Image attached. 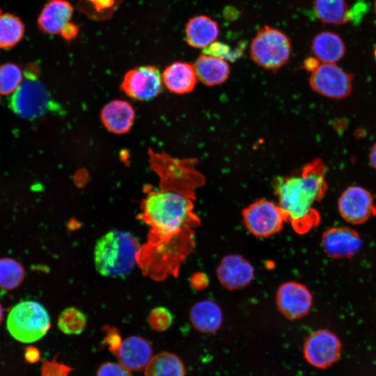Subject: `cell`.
<instances>
[{
    "label": "cell",
    "instance_id": "7bdbcfd3",
    "mask_svg": "<svg viewBox=\"0 0 376 376\" xmlns=\"http://www.w3.org/2000/svg\"><path fill=\"white\" fill-rule=\"evenodd\" d=\"M375 13H376V0H375Z\"/></svg>",
    "mask_w": 376,
    "mask_h": 376
},
{
    "label": "cell",
    "instance_id": "ffe728a7",
    "mask_svg": "<svg viewBox=\"0 0 376 376\" xmlns=\"http://www.w3.org/2000/svg\"><path fill=\"white\" fill-rule=\"evenodd\" d=\"M162 77L166 88L178 95L191 92L198 80L194 65L182 61L173 62L166 66Z\"/></svg>",
    "mask_w": 376,
    "mask_h": 376
},
{
    "label": "cell",
    "instance_id": "60d3db41",
    "mask_svg": "<svg viewBox=\"0 0 376 376\" xmlns=\"http://www.w3.org/2000/svg\"><path fill=\"white\" fill-rule=\"evenodd\" d=\"M3 309L2 305L0 303V324L3 320Z\"/></svg>",
    "mask_w": 376,
    "mask_h": 376
},
{
    "label": "cell",
    "instance_id": "e575fe53",
    "mask_svg": "<svg viewBox=\"0 0 376 376\" xmlns=\"http://www.w3.org/2000/svg\"><path fill=\"white\" fill-rule=\"evenodd\" d=\"M104 340V345H107L109 350L113 354L119 349L123 340L118 332L115 329L108 328Z\"/></svg>",
    "mask_w": 376,
    "mask_h": 376
},
{
    "label": "cell",
    "instance_id": "30bf717a",
    "mask_svg": "<svg viewBox=\"0 0 376 376\" xmlns=\"http://www.w3.org/2000/svg\"><path fill=\"white\" fill-rule=\"evenodd\" d=\"M353 75L336 63H322L311 72L309 85L315 93L331 99L347 97L352 88Z\"/></svg>",
    "mask_w": 376,
    "mask_h": 376
},
{
    "label": "cell",
    "instance_id": "f35d334b",
    "mask_svg": "<svg viewBox=\"0 0 376 376\" xmlns=\"http://www.w3.org/2000/svg\"><path fill=\"white\" fill-rule=\"evenodd\" d=\"M319 60L315 57H308L304 61V68L308 71L313 72L320 65Z\"/></svg>",
    "mask_w": 376,
    "mask_h": 376
},
{
    "label": "cell",
    "instance_id": "836d02e7",
    "mask_svg": "<svg viewBox=\"0 0 376 376\" xmlns=\"http://www.w3.org/2000/svg\"><path fill=\"white\" fill-rule=\"evenodd\" d=\"M96 376H132V374L119 363L105 362L99 367Z\"/></svg>",
    "mask_w": 376,
    "mask_h": 376
},
{
    "label": "cell",
    "instance_id": "9a60e30c",
    "mask_svg": "<svg viewBox=\"0 0 376 376\" xmlns=\"http://www.w3.org/2000/svg\"><path fill=\"white\" fill-rule=\"evenodd\" d=\"M322 246L331 258H350L361 249L362 239L355 230L347 226H334L326 230L322 235Z\"/></svg>",
    "mask_w": 376,
    "mask_h": 376
},
{
    "label": "cell",
    "instance_id": "1f68e13d",
    "mask_svg": "<svg viewBox=\"0 0 376 376\" xmlns=\"http://www.w3.org/2000/svg\"><path fill=\"white\" fill-rule=\"evenodd\" d=\"M173 320V316L171 311L164 306L153 308L148 318V322L151 329L159 332L168 329L172 324Z\"/></svg>",
    "mask_w": 376,
    "mask_h": 376
},
{
    "label": "cell",
    "instance_id": "4fadbf2b",
    "mask_svg": "<svg viewBox=\"0 0 376 376\" xmlns=\"http://www.w3.org/2000/svg\"><path fill=\"white\" fill-rule=\"evenodd\" d=\"M338 210L341 217L353 225L364 224L376 216L371 193L360 186H351L343 191L338 201Z\"/></svg>",
    "mask_w": 376,
    "mask_h": 376
},
{
    "label": "cell",
    "instance_id": "603a6c76",
    "mask_svg": "<svg viewBox=\"0 0 376 376\" xmlns=\"http://www.w3.org/2000/svg\"><path fill=\"white\" fill-rule=\"evenodd\" d=\"M311 49L315 58L326 63H336L345 53V47L340 37L330 31L317 34L312 41Z\"/></svg>",
    "mask_w": 376,
    "mask_h": 376
},
{
    "label": "cell",
    "instance_id": "f546056e",
    "mask_svg": "<svg viewBox=\"0 0 376 376\" xmlns=\"http://www.w3.org/2000/svg\"><path fill=\"white\" fill-rule=\"evenodd\" d=\"M119 3L120 0H81L80 6L91 19H104L113 14Z\"/></svg>",
    "mask_w": 376,
    "mask_h": 376
},
{
    "label": "cell",
    "instance_id": "484cf974",
    "mask_svg": "<svg viewBox=\"0 0 376 376\" xmlns=\"http://www.w3.org/2000/svg\"><path fill=\"white\" fill-rule=\"evenodd\" d=\"M25 26L17 16L0 13V48L10 49L17 45L24 38Z\"/></svg>",
    "mask_w": 376,
    "mask_h": 376
},
{
    "label": "cell",
    "instance_id": "8fae6325",
    "mask_svg": "<svg viewBox=\"0 0 376 376\" xmlns=\"http://www.w3.org/2000/svg\"><path fill=\"white\" fill-rule=\"evenodd\" d=\"M162 84V74L157 68L143 65L131 69L125 73L120 89L133 100L148 101L159 94Z\"/></svg>",
    "mask_w": 376,
    "mask_h": 376
},
{
    "label": "cell",
    "instance_id": "5bb4252c",
    "mask_svg": "<svg viewBox=\"0 0 376 376\" xmlns=\"http://www.w3.org/2000/svg\"><path fill=\"white\" fill-rule=\"evenodd\" d=\"M216 274L223 287L228 290H237L246 288L252 282L255 269L243 256L232 253L221 259Z\"/></svg>",
    "mask_w": 376,
    "mask_h": 376
},
{
    "label": "cell",
    "instance_id": "7c38bea8",
    "mask_svg": "<svg viewBox=\"0 0 376 376\" xmlns=\"http://www.w3.org/2000/svg\"><path fill=\"white\" fill-rule=\"evenodd\" d=\"M276 304L279 313L290 320L305 317L313 305V295L304 284L289 281L281 283L276 292Z\"/></svg>",
    "mask_w": 376,
    "mask_h": 376
},
{
    "label": "cell",
    "instance_id": "9c48e42d",
    "mask_svg": "<svg viewBox=\"0 0 376 376\" xmlns=\"http://www.w3.org/2000/svg\"><path fill=\"white\" fill-rule=\"evenodd\" d=\"M342 344L338 337L327 329H318L310 334L303 345L306 362L318 369H325L340 357Z\"/></svg>",
    "mask_w": 376,
    "mask_h": 376
},
{
    "label": "cell",
    "instance_id": "e0dca14e",
    "mask_svg": "<svg viewBox=\"0 0 376 376\" xmlns=\"http://www.w3.org/2000/svg\"><path fill=\"white\" fill-rule=\"evenodd\" d=\"M135 116L132 105L122 100L108 102L100 113L104 127L109 132L116 134L127 133L134 122Z\"/></svg>",
    "mask_w": 376,
    "mask_h": 376
},
{
    "label": "cell",
    "instance_id": "83f0119b",
    "mask_svg": "<svg viewBox=\"0 0 376 376\" xmlns=\"http://www.w3.org/2000/svg\"><path fill=\"white\" fill-rule=\"evenodd\" d=\"M86 315L75 307L64 309L58 318V329L67 335L81 334L86 327Z\"/></svg>",
    "mask_w": 376,
    "mask_h": 376
},
{
    "label": "cell",
    "instance_id": "7a4b0ae2",
    "mask_svg": "<svg viewBox=\"0 0 376 376\" xmlns=\"http://www.w3.org/2000/svg\"><path fill=\"white\" fill-rule=\"evenodd\" d=\"M327 187L326 166L320 158L306 164L295 175L275 179L278 204L297 234H306L320 224V214L314 206L322 199Z\"/></svg>",
    "mask_w": 376,
    "mask_h": 376
},
{
    "label": "cell",
    "instance_id": "52a82bcc",
    "mask_svg": "<svg viewBox=\"0 0 376 376\" xmlns=\"http://www.w3.org/2000/svg\"><path fill=\"white\" fill-rule=\"evenodd\" d=\"M291 53L289 38L281 31L265 26L258 31L250 46L251 58L265 69L276 71L288 61Z\"/></svg>",
    "mask_w": 376,
    "mask_h": 376
},
{
    "label": "cell",
    "instance_id": "d4e9b609",
    "mask_svg": "<svg viewBox=\"0 0 376 376\" xmlns=\"http://www.w3.org/2000/svg\"><path fill=\"white\" fill-rule=\"evenodd\" d=\"M314 12L323 23L343 24L351 19L345 0H315Z\"/></svg>",
    "mask_w": 376,
    "mask_h": 376
},
{
    "label": "cell",
    "instance_id": "4dcf8cb0",
    "mask_svg": "<svg viewBox=\"0 0 376 376\" xmlns=\"http://www.w3.org/2000/svg\"><path fill=\"white\" fill-rule=\"evenodd\" d=\"M244 45L241 47L232 49L230 46L220 42H214L204 48V54L218 57L228 61H235L238 59L243 53Z\"/></svg>",
    "mask_w": 376,
    "mask_h": 376
},
{
    "label": "cell",
    "instance_id": "7402d4cb",
    "mask_svg": "<svg viewBox=\"0 0 376 376\" xmlns=\"http://www.w3.org/2000/svg\"><path fill=\"white\" fill-rule=\"evenodd\" d=\"M198 80L206 86H214L225 82L230 75L226 61L202 54L193 65Z\"/></svg>",
    "mask_w": 376,
    "mask_h": 376
},
{
    "label": "cell",
    "instance_id": "3957f363",
    "mask_svg": "<svg viewBox=\"0 0 376 376\" xmlns=\"http://www.w3.org/2000/svg\"><path fill=\"white\" fill-rule=\"evenodd\" d=\"M138 240L130 233L113 230L97 241L94 249L97 271L104 276H124L137 263L140 249Z\"/></svg>",
    "mask_w": 376,
    "mask_h": 376
},
{
    "label": "cell",
    "instance_id": "2e32d148",
    "mask_svg": "<svg viewBox=\"0 0 376 376\" xmlns=\"http://www.w3.org/2000/svg\"><path fill=\"white\" fill-rule=\"evenodd\" d=\"M114 355L118 363L130 371L145 369L153 357L150 343L138 336H129L123 340Z\"/></svg>",
    "mask_w": 376,
    "mask_h": 376
},
{
    "label": "cell",
    "instance_id": "b9f144b4",
    "mask_svg": "<svg viewBox=\"0 0 376 376\" xmlns=\"http://www.w3.org/2000/svg\"><path fill=\"white\" fill-rule=\"evenodd\" d=\"M374 55H375V57L376 58V47H375V51H374Z\"/></svg>",
    "mask_w": 376,
    "mask_h": 376
},
{
    "label": "cell",
    "instance_id": "8992f818",
    "mask_svg": "<svg viewBox=\"0 0 376 376\" xmlns=\"http://www.w3.org/2000/svg\"><path fill=\"white\" fill-rule=\"evenodd\" d=\"M10 334L24 343L36 342L43 338L51 327L46 308L35 301H23L10 311L6 320Z\"/></svg>",
    "mask_w": 376,
    "mask_h": 376
},
{
    "label": "cell",
    "instance_id": "4316f807",
    "mask_svg": "<svg viewBox=\"0 0 376 376\" xmlns=\"http://www.w3.org/2000/svg\"><path fill=\"white\" fill-rule=\"evenodd\" d=\"M25 277L24 267L15 259L0 258V289L12 290L18 288Z\"/></svg>",
    "mask_w": 376,
    "mask_h": 376
},
{
    "label": "cell",
    "instance_id": "ba28073f",
    "mask_svg": "<svg viewBox=\"0 0 376 376\" xmlns=\"http://www.w3.org/2000/svg\"><path fill=\"white\" fill-rule=\"evenodd\" d=\"M243 224L253 236L266 238L279 233L287 222L286 216L279 205L261 198L251 203L242 212Z\"/></svg>",
    "mask_w": 376,
    "mask_h": 376
},
{
    "label": "cell",
    "instance_id": "d6a6232c",
    "mask_svg": "<svg viewBox=\"0 0 376 376\" xmlns=\"http://www.w3.org/2000/svg\"><path fill=\"white\" fill-rule=\"evenodd\" d=\"M73 370L72 367L56 361L55 357L42 363L40 376H69Z\"/></svg>",
    "mask_w": 376,
    "mask_h": 376
},
{
    "label": "cell",
    "instance_id": "ab89813d",
    "mask_svg": "<svg viewBox=\"0 0 376 376\" xmlns=\"http://www.w3.org/2000/svg\"><path fill=\"white\" fill-rule=\"evenodd\" d=\"M369 160L371 166L376 170V143L370 148Z\"/></svg>",
    "mask_w": 376,
    "mask_h": 376
},
{
    "label": "cell",
    "instance_id": "f1b7e54d",
    "mask_svg": "<svg viewBox=\"0 0 376 376\" xmlns=\"http://www.w3.org/2000/svg\"><path fill=\"white\" fill-rule=\"evenodd\" d=\"M23 81V73L16 64L7 63L0 65V94L13 93Z\"/></svg>",
    "mask_w": 376,
    "mask_h": 376
},
{
    "label": "cell",
    "instance_id": "cb8c5ba5",
    "mask_svg": "<svg viewBox=\"0 0 376 376\" xmlns=\"http://www.w3.org/2000/svg\"><path fill=\"white\" fill-rule=\"evenodd\" d=\"M144 376H186V368L177 354L162 352L152 357L144 369Z\"/></svg>",
    "mask_w": 376,
    "mask_h": 376
},
{
    "label": "cell",
    "instance_id": "6da1fadb",
    "mask_svg": "<svg viewBox=\"0 0 376 376\" xmlns=\"http://www.w3.org/2000/svg\"><path fill=\"white\" fill-rule=\"evenodd\" d=\"M144 191L139 216L150 230L147 243L139 251L137 263L143 274L153 279L177 276L181 265L195 249V229L201 225L194 200L150 185Z\"/></svg>",
    "mask_w": 376,
    "mask_h": 376
},
{
    "label": "cell",
    "instance_id": "5b68a950",
    "mask_svg": "<svg viewBox=\"0 0 376 376\" xmlns=\"http://www.w3.org/2000/svg\"><path fill=\"white\" fill-rule=\"evenodd\" d=\"M36 65H31L24 72L25 79L9 97L8 107L17 116L33 120L48 111L58 110V104L38 79Z\"/></svg>",
    "mask_w": 376,
    "mask_h": 376
},
{
    "label": "cell",
    "instance_id": "d6986e66",
    "mask_svg": "<svg viewBox=\"0 0 376 376\" xmlns=\"http://www.w3.org/2000/svg\"><path fill=\"white\" fill-rule=\"evenodd\" d=\"M223 311L220 306L210 299L195 303L189 311V320L193 327L201 334L217 332L223 324Z\"/></svg>",
    "mask_w": 376,
    "mask_h": 376
},
{
    "label": "cell",
    "instance_id": "44dd1931",
    "mask_svg": "<svg viewBox=\"0 0 376 376\" xmlns=\"http://www.w3.org/2000/svg\"><path fill=\"white\" fill-rule=\"evenodd\" d=\"M219 33L217 22L206 15L189 19L185 27L187 44L194 48H205L213 43Z\"/></svg>",
    "mask_w": 376,
    "mask_h": 376
},
{
    "label": "cell",
    "instance_id": "8d00e7d4",
    "mask_svg": "<svg viewBox=\"0 0 376 376\" xmlns=\"http://www.w3.org/2000/svg\"><path fill=\"white\" fill-rule=\"evenodd\" d=\"M209 283L207 276L203 272L194 274L190 279L191 287L197 290L205 288Z\"/></svg>",
    "mask_w": 376,
    "mask_h": 376
},
{
    "label": "cell",
    "instance_id": "277c9868",
    "mask_svg": "<svg viewBox=\"0 0 376 376\" xmlns=\"http://www.w3.org/2000/svg\"><path fill=\"white\" fill-rule=\"evenodd\" d=\"M149 163L159 178L162 189L175 191L195 200V190L203 183L192 159H178L165 153L149 151Z\"/></svg>",
    "mask_w": 376,
    "mask_h": 376
},
{
    "label": "cell",
    "instance_id": "ac0fdd59",
    "mask_svg": "<svg viewBox=\"0 0 376 376\" xmlns=\"http://www.w3.org/2000/svg\"><path fill=\"white\" fill-rule=\"evenodd\" d=\"M73 14L71 3L66 0H49L42 8L38 26L46 34H60L63 26L70 22Z\"/></svg>",
    "mask_w": 376,
    "mask_h": 376
},
{
    "label": "cell",
    "instance_id": "74e56055",
    "mask_svg": "<svg viewBox=\"0 0 376 376\" xmlns=\"http://www.w3.org/2000/svg\"><path fill=\"white\" fill-rule=\"evenodd\" d=\"M25 358L30 363L36 362L40 359V352L37 348L29 347L26 350Z\"/></svg>",
    "mask_w": 376,
    "mask_h": 376
},
{
    "label": "cell",
    "instance_id": "d590c367",
    "mask_svg": "<svg viewBox=\"0 0 376 376\" xmlns=\"http://www.w3.org/2000/svg\"><path fill=\"white\" fill-rule=\"evenodd\" d=\"M79 33V27L77 24L69 22L61 29L60 34L64 40L71 42L77 38Z\"/></svg>",
    "mask_w": 376,
    "mask_h": 376
}]
</instances>
